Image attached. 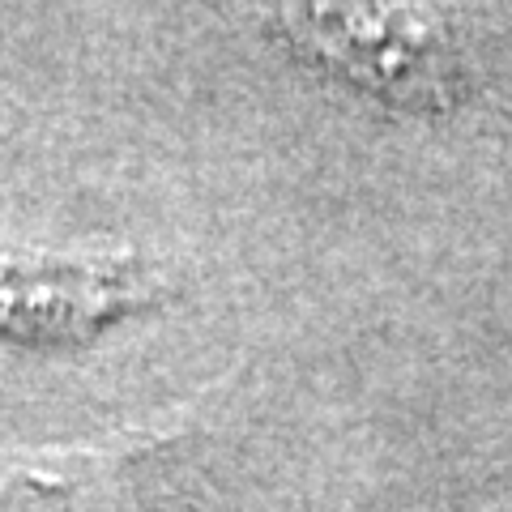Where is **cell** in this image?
Wrapping results in <instances>:
<instances>
[{
  "label": "cell",
  "instance_id": "cell-2",
  "mask_svg": "<svg viewBox=\"0 0 512 512\" xmlns=\"http://www.w3.org/2000/svg\"><path fill=\"white\" fill-rule=\"evenodd\" d=\"M154 295L158 286L128 256L0 252V338L13 342H86Z\"/></svg>",
  "mask_w": 512,
  "mask_h": 512
},
{
  "label": "cell",
  "instance_id": "cell-1",
  "mask_svg": "<svg viewBox=\"0 0 512 512\" xmlns=\"http://www.w3.org/2000/svg\"><path fill=\"white\" fill-rule=\"evenodd\" d=\"M299 64L402 116H444L470 99L474 69L440 0H248Z\"/></svg>",
  "mask_w": 512,
  "mask_h": 512
},
{
  "label": "cell",
  "instance_id": "cell-3",
  "mask_svg": "<svg viewBox=\"0 0 512 512\" xmlns=\"http://www.w3.org/2000/svg\"><path fill=\"white\" fill-rule=\"evenodd\" d=\"M0 512H69V478L39 470L0 474Z\"/></svg>",
  "mask_w": 512,
  "mask_h": 512
}]
</instances>
